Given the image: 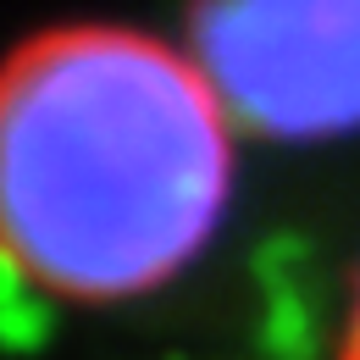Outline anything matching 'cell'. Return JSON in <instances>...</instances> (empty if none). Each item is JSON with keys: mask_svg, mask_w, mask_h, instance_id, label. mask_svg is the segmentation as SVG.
<instances>
[{"mask_svg": "<svg viewBox=\"0 0 360 360\" xmlns=\"http://www.w3.org/2000/svg\"><path fill=\"white\" fill-rule=\"evenodd\" d=\"M238 117L188 39L50 22L0 56V266L61 305H134L205 255Z\"/></svg>", "mask_w": 360, "mask_h": 360, "instance_id": "cell-1", "label": "cell"}, {"mask_svg": "<svg viewBox=\"0 0 360 360\" xmlns=\"http://www.w3.org/2000/svg\"><path fill=\"white\" fill-rule=\"evenodd\" d=\"M183 39L250 134L360 128V0H194Z\"/></svg>", "mask_w": 360, "mask_h": 360, "instance_id": "cell-2", "label": "cell"}, {"mask_svg": "<svg viewBox=\"0 0 360 360\" xmlns=\"http://www.w3.org/2000/svg\"><path fill=\"white\" fill-rule=\"evenodd\" d=\"M338 360H360V277H355V288H349L344 321H338Z\"/></svg>", "mask_w": 360, "mask_h": 360, "instance_id": "cell-3", "label": "cell"}]
</instances>
